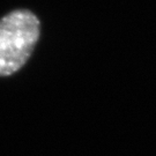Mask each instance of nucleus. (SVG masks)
<instances>
[{
  "label": "nucleus",
  "instance_id": "nucleus-1",
  "mask_svg": "<svg viewBox=\"0 0 156 156\" xmlns=\"http://www.w3.org/2000/svg\"><path fill=\"white\" fill-rule=\"evenodd\" d=\"M39 37V21L31 12L19 9L0 20V76L19 71L31 56Z\"/></svg>",
  "mask_w": 156,
  "mask_h": 156
}]
</instances>
